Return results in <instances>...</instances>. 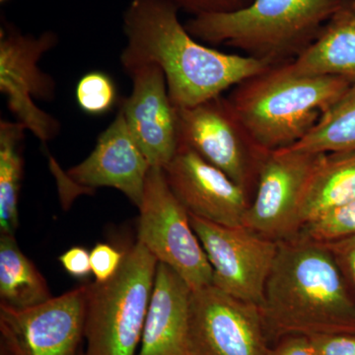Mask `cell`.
<instances>
[{
  "label": "cell",
  "instance_id": "cell-23",
  "mask_svg": "<svg viewBox=\"0 0 355 355\" xmlns=\"http://www.w3.org/2000/svg\"><path fill=\"white\" fill-rule=\"evenodd\" d=\"M76 99L84 113L92 116L108 113L118 99L116 84L105 72H88L77 83Z\"/></svg>",
  "mask_w": 355,
  "mask_h": 355
},
{
  "label": "cell",
  "instance_id": "cell-9",
  "mask_svg": "<svg viewBox=\"0 0 355 355\" xmlns=\"http://www.w3.org/2000/svg\"><path fill=\"white\" fill-rule=\"evenodd\" d=\"M89 284L25 309L0 304V355H77Z\"/></svg>",
  "mask_w": 355,
  "mask_h": 355
},
{
  "label": "cell",
  "instance_id": "cell-13",
  "mask_svg": "<svg viewBox=\"0 0 355 355\" xmlns=\"http://www.w3.org/2000/svg\"><path fill=\"white\" fill-rule=\"evenodd\" d=\"M191 335L197 355H268L260 307L214 286L191 291Z\"/></svg>",
  "mask_w": 355,
  "mask_h": 355
},
{
  "label": "cell",
  "instance_id": "cell-18",
  "mask_svg": "<svg viewBox=\"0 0 355 355\" xmlns=\"http://www.w3.org/2000/svg\"><path fill=\"white\" fill-rule=\"evenodd\" d=\"M354 198L355 150L324 153L301 203V229L320 214Z\"/></svg>",
  "mask_w": 355,
  "mask_h": 355
},
{
  "label": "cell",
  "instance_id": "cell-29",
  "mask_svg": "<svg viewBox=\"0 0 355 355\" xmlns=\"http://www.w3.org/2000/svg\"><path fill=\"white\" fill-rule=\"evenodd\" d=\"M268 355H319L316 347L307 336H287L279 338Z\"/></svg>",
  "mask_w": 355,
  "mask_h": 355
},
{
  "label": "cell",
  "instance_id": "cell-8",
  "mask_svg": "<svg viewBox=\"0 0 355 355\" xmlns=\"http://www.w3.org/2000/svg\"><path fill=\"white\" fill-rule=\"evenodd\" d=\"M177 118L179 144L190 147L248 193L256 189L268 151L254 141L227 98L177 109Z\"/></svg>",
  "mask_w": 355,
  "mask_h": 355
},
{
  "label": "cell",
  "instance_id": "cell-6",
  "mask_svg": "<svg viewBox=\"0 0 355 355\" xmlns=\"http://www.w3.org/2000/svg\"><path fill=\"white\" fill-rule=\"evenodd\" d=\"M137 241L171 268L191 291L211 286L214 272L191 223V216L173 193L164 170L151 167L139 207Z\"/></svg>",
  "mask_w": 355,
  "mask_h": 355
},
{
  "label": "cell",
  "instance_id": "cell-21",
  "mask_svg": "<svg viewBox=\"0 0 355 355\" xmlns=\"http://www.w3.org/2000/svg\"><path fill=\"white\" fill-rule=\"evenodd\" d=\"M291 148L312 153L355 150V83L322 116L304 139Z\"/></svg>",
  "mask_w": 355,
  "mask_h": 355
},
{
  "label": "cell",
  "instance_id": "cell-12",
  "mask_svg": "<svg viewBox=\"0 0 355 355\" xmlns=\"http://www.w3.org/2000/svg\"><path fill=\"white\" fill-rule=\"evenodd\" d=\"M150 169L119 110L116 119L98 137L90 155L67 173L57 175L60 197L69 205L81 193L108 187L120 191L139 209Z\"/></svg>",
  "mask_w": 355,
  "mask_h": 355
},
{
  "label": "cell",
  "instance_id": "cell-3",
  "mask_svg": "<svg viewBox=\"0 0 355 355\" xmlns=\"http://www.w3.org/2000/svg\"><path fill=\"white\" fill-rule=\"evenodd\" d=\"M350 85L338 77L297 76L282 64L237 84L227 99L254 141L275 151L304 139Z\"/></svg>",
  "mask_w": 355,
  "mask_h": 355
},
{
  "label": "cell",
  "instance_id": "cell-20",
  "mask_svg": "<svg viewBox=\"0 0 355 355\" xmlns=\"http://www.w3.org/2000/svg\"><path fill=\"white\" fill-rule=\"evenodd\" d=\"M26 128L18 121H0V232L14 235L19 226L23 144Z\"/></svg>",
  "mask_w": 355,
  "mask_h": 355
},
{
  "label": "cell",
  "instance_id": "cell-14",
  "mask_svg": "<svg viewBox=\"0 0 355 355\" xmlns=\"http://www.w3.org/2000/svg\"><path fill=\"white\" fill-rule=\"evenodd\" d=\"M178 200L191 216L219 225L244 226L249 193L190 147L179 144L164 169Z\"/></svg>",
  "mask_w": 355,
  "mask_h": 355
},
{
  "label": "cell",
  "instance_id": "cell-24",
  "mask_svg": "<svg viewBox=\"0 0 355 355\" xmlns=\"http://www.w3.org/2000/svg\"><path fill=\"white\" fill-rule=\"evenodd\" d=\"M125 258V251L106 244L98 243L90 252L91 270L95 282L103 284L109 282L120 270Z\"/></svg>",
  "mask_w": 355,
  "mask_h": 355
},
{
  "label": "cell",
  "instance_id": "cell-10",
  "mask_svg": "<svg viewBox=\"0 0 355 355\" xmlns=\"http://www.w3.org/2000/svg\"><path fill=\"white\" fill-rule=\"evenodd\" d=\"M323 154L292 148L268 151L261 163L245 227L277 242L298 235L301 203Z\"/></svg>",
  "mask_w": 355,
  "mask_h": 355
},
{
  "label": "cell",
  "instance_id": "cell-11",
  "mask_svg": "<svg viewBox=\"0 0 355 355\" xmlns=\"http://www.w3.org/2000/svg\"><path fill=\"white\" fill-rule=\"evenodd\" d=\"M190 216L191 226L211 266L212 286L260 306L279 242L245 226L230 227Z\"/></svg>",
  "mask_w": 355,
  "mask_h": 355
},
{
  "label": "cell",
  "instance_id": "cell-28",
  "mask_svg": "<svg viewBox=\"0 0 355 355\" xmlns=\"http://www.w3.org/2000/svg\"><path fill=\"white\" fill-rule=\"evenodd\" d=\"M60 265L70 277L85 279L91 270L90 253L83 247H72L58 258Z\"/></svg>",
  "mask_w": 355,
  "mask_h": 355
},
{
  "label": "cell",
  "instance_id": "cell-17",
  "mask_svg": "<svg viewBox=\"0 0 355 355\" xmlns=\"http://www.w3.org/2000/svg\"><path fill=\"white\" fill-rule=\"evenodd\" d=\"M287 65L297 76H334L355 83L354 1L345 0L317 39Z\"/></svg>",
  "mask_w": 355,
  "mask_h": 355
},
{
  "label": "cell",
  "instance_id": "cell-4",
  "mask_svg": "<svg viewBox=\"0 0 355 355\" xmlns=\"http://www.w3.org/2000/svg\"><path fill=\"white\" fill-rule=\"evenodd\" d=\"M345 0H254L230 13L205 14L184 24L193 38L226 44L270 65L298 58Z\"/></svg>",
  "mask_w": 355,
  "mask_h": 355
},
{
  "label": "cell",
  "instance_id": "cell-19",
  "mask_svg": "<svg viewBox=\"0 0 355 355\" xmlns=\"http://www.w3.org/2000/svg\"><path fill=\"white\" fill-rule=\"evenodd\" d=\"M53 298L37 266L25 256L14 235L0 237V304L25 309Z\"/></svg>",
  "mask_w": 355,
  "mask_h": 355
},
{
  "label": "cell",
  "instance_id": "cell-31",
  "mask_svg": "<svg viewBox=\"0 0 355 355\" xmlns=\"http://www.w3.org/2000/svg\"><path fill=\"white\" fill-rule=\"evenodd\" d=\"M7 0H0V2H1V3H4V2H6Z\"/></svg>",
  "mask_w": 355,
  "mask_h": 355
},
{
  "label": "cell",
  "instance_id": "cell-2",
  "mask_svg": "<svg viewBox=\"0 0 355 355\" xmlns=\"http://www.w3.org/2000/svg\"><path fill=\"white\" fill-rule=\"evenodd\" d=\"M259 307L268 338L355 333V297L335 256L301 234L279 242Z\"/></svg>",
  "mask_w": 355,
  "mask_h": 355
},
{
  "label": "cell",
  "instance_id": "cell-15",
  "mask_svg": "<svg viewBox=\"0 0 355 355\" xmlns=\"http://www.w3.org/2000/svg\"><path fill=\"white\" fill-rule=\"evenodd\" d=\"M128 74L132 90L121 100L120 110L149 164L164 170L179 147L177 109L164 72L157 64H146Z\"/></svg>",
  "mask_w": 355,
  "mask_h": 355
},
{
  "label": "cell",
  "instance_id": "cell-5",
  "mask_svg": "<svg viewBox=\"0 0 355 355\" xmlns=\"http://www.w3.org/2000/svg\"><path fill=\"white\" fill-rule=\"evenodd\" d=\"M157 266V259L137 241L125 250L109 282L89 284L86 355L137 354Z\"/></svg>",
  "mask_w": 355,
  "mask_h": 355
},
{
  "label": "cell",
  "instance_id": "cell-27",
  "mask_svg": "<svg viewBox=\"0 0 355 355\" xmlns=\"http://www.w3.org/2000/svg\"><path fill=\"white\" fill-rule=\"evenodd\" d=\"M335 256L350 291L355 297V237L333 243H324Z\"/></svg>",
  "mask_w": 355,
  "mask_h": 355
},
{
  "label": "cell",
  "instance_id": "cell-32",
  "mask_svg": "<svg viewBox=\"0 0 355 355\" xmlns=\"http://www.w3.org/2000/svg\"><path fill=\"white\" fill-rule=\"evenodd\" d=\"M352 1H354V3L355 4V0H352Z\"/></svg>",
  "mask_w": 355,
  "mask_h": 355
},
{
  "label": "cell",
  "instance_id": "cell-22",
  "mask_svg": "<svg viewBox=\"0 0 355 355\" xmlns=\"http://www.w3.org/2000/svg\"><path fill=\"white\" fill-rule=\"evenodd\" d=\"M299 234L320 243L355 237V198L320 214L306 223Z\"/></svg>",
  "mask_w": 355,
  "mask_h": 355
},
{
  "label": "cell",
  "instance_id": "cell-7",
  "mask_svg": "<svg viewBox=\"0 0 355 355\" xmlns=\"http://www.w3.org/2000/svg\"><path fill=\"white\" fill-rule=\"evenodd\" d=\"M58 43V35L51 30L38 36L24 34L2 18L0 91L6 96L7 106L16 121L44 144L60 135V123L36 104V100L53 101L57 88L53 77L41 69L39 62Z\"/></svg>",
  "mask_w": 355,
  "mask_h": 355
},
{
  "label": "cell",
  "instance_id": "cell-25",
  "mask_svg": "<svg viewBox=\"0 0 355 355\" xmlns=\"http://www.w3.org/2000/svg\"><path fill=\"white\" fill-rule=\"evenodd\" d=\"M178 10L195 16L230 13L249 6L254 0H170Z\"/></svg>",
  "mask_w": 355,
  "mask_h": 355
},
{
  "label": "cell",
  "instance_id": "cell-26",
  "mask_svg": "<svg viewBox=\"0 0 355 355\" xmlns=\"http://www.w3.org/2000/svg\"><path fill=\"white\" fill-rule=\"evenodd\" d=\"M319 355H355V333L310 336Z\"/></svg>",
  "mask_w": 355,
  "mask_h": 355
},
{
  "label": "cell",
  "instance_id": "cell-30",
  "mask_svg": "<svg viewBox=\"0 0 355 355\" xmlns=\"http://www.w3.org/2000/svg\"><path fill=\"white\" fill-rule=\"evenodd\" d=\"M77 355H86L85 352H83V349L79 350L78 354Z\"/></svg>",
  "mask_w": 355,
  "mask_h": 355
},
{
  "label": "cell",
  "instance_id": "cell-16",
  "mask_svg": "<svg viewBox=\"0 0 355 355\" xmlns=\"http://www.w3.org/2000/svg\"><path fill=\"white\" fill-rule=\"evenodd\" d=\"M191 291L171 268L158 263L137 355H197L191 335Z\"/></svg>",
  "mask_w": 355,
  "mask_h": 355
},
{
  "label": "cell",
  "instance_id": "cell-1",
  "mask_svg": "<svg viewBox=\"0 0 355 355\" xmlns=\"http://www.w3.org/2000/svg\"><path fill=\"white\" fill-rule=\"evenodd\" d=\"M170 0H132L123 15L127 44L121 64L127 73L146 64L164 72L175 108H189L272 67L245 55L203 46L179 19Z\"/></svg>",
  "mask_w": 355,
  "mask_h": 355
}]
</instances>
